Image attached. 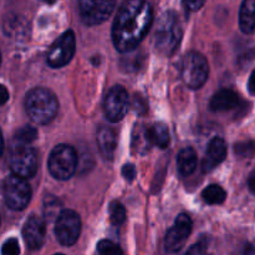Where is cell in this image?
I'll return each instance as SVG.
<instances>
[{
	"instance_id": "18",
	"label": "cell",
	"mask_w": 255,
	"mask_h": 255,
	"mask_svg": "<svg viewBox=\"0 0 255 255\" xmlns=\"http://www.w3.org/2000/svg\"><path fill=\"white\" fill-rule=\"evenodd\" d=\"M197 153L193 148L187 147L182 149L177 156V167L182 176H191L197 168Z\"/></svg>"
},
{
	"instance_id": "6",
	"label": "cell",
	"mask_w": 255,
	"mask_h": 255,
	"mask_svg": "<svg viewBox=\"0 0 255 255\" xmlns=\"http://www.w3.org/2000/svg\"><path fill=\"white\" fill-rule=\"evenodd\" d=\"M209 75V66L206 57L196 51L184 55L181 64V76L184 84L191 89H201Z\"/></svg>"
},
{
	"instance_id": "35",
	"label": "cell",
	"mask_w": 255,
	"mask_h": 255,
	"mask_svg": "<svg viewBox=\"0 0 255 255\" xmlns=\"http://www.w3.org/2000/svg\"><path fill=\"white\" fill-rule=\"evenodd\" d=\"M2 151H4V139H2V133L0 131V156L2 154Z\"/></svg>"
},
{
	"instance_id": "1",
	"label": "cell",
	"mask_w": 255,
	"mask_h": 255,
	"mask_svg": "<svg viewBox=\"0 0 255 255\" xmlns=\"http://www.w3.org/2000/svg\"><path fill=\"white\" fill-rule=\"evenodd\" d=\"M152 21L153 11L147 0H126L112 26L115 47L122 54L133 51L149 31Z\"/></svg>"
},
{
	"instance_id": "4",
	"label": "cell",
	"mask_w": 255,
	"mask_h": 255,
	"mask_svg": "<svg viewBox=\"0 0 255 255\" xmlns=\"http://www.w3.org/2000/svg\"><path fill=\"white\" fill-rule=\"evenodd\" d=\"M7 162L12 174H16L25 179L34 177L39 166L36 151L29 144L20 143L16 141L11 143Z\"/></svg>"
},
{
	"instance_id": "9",
	"label": "cell",
	"mask_w": 255,
	"mask_h": 255,
	"mask_svg": "<svg viewBox=\"0 0 255 255\" xmlns=\"http://www.w3.org/2000/svg\"><path fill=\"white\" fill-rule=\"evenodd\" d=\"M76 50V39L72 30H67L50 47L47 64L54 69H60L71 61Z\"/></svg>"
},
{
	"instance_id": "10",
	"label": "cell",
	"mask_w": 255,
	"mask_h": 255,
	"mask_svg": "<svg viewBox=\"0 0 255 255\" xmlns=\"http://www.w3.org/2000/svg\"><path fill=\"white\" fill-rule=\"evenodd\" d=\"M116 6V0H79L80 15L86 25L102 24Z\"/></svg>"
},
{
	"instance_id": "29",
	"label": "cell",
	"mask_w": 255,
	"mask_h": 255,
	"mask_svg": "<svg viewBox=\"0 0 255 255\" xmlns=\"http://www.w3.org/2000/svg\"><path fill=\"white\" fill-rule=\"evenodd\" d=\"M206 0H183V5L188 12L198 11L204 5Z\"/></svg>"
},
{
	"instance_id": "12",
	"label": "cell",
	"mask_w": 255,
	"mask_h": 255,
	"mask_svg": "<svg viewBox=\"0 0 255 255\" xmlns=\"http://www.w3.org/2000/svg\"><path fill=\"white\" fill-rule=\"evenodd\" d=\"M192 231V221L188 214H179L174 226L167 232L164 247L168 253H177L182 249Z\"/></svg>"
},
{
	"instance_id": "5",
	"label": "cell",
	"mask_w": 255,
	"mask_h": 255,
	"mask_svg": "<svg viewBox=\"0 0 255 255\" xmlns=\"http://www.w3.org/2000/svg\"><path fill=\"white\" fill-rule=\"evenodd\" d=\"M77 157L76 151L69 144H59L51 151L49 157V172L54 178L66 181L76 172Z\"/></svg>"
},
{
	"instance_id": "38",
	"label": "cell",
	"mask_w": 255,
	"mask_h": 255,
	"mask_svg": "<svg viewBox=\"0 0 255 255\" xmlns=\"http://www.w3.org/2000/svg\"><path fill=\"white\" fill-rule=\"evenodd\" d=\"M0 61H1V56H0Z\"/></svg>"
},
{
	"instance_id": "15",
	"label": "cell",
	"mask_w": 255,
	"mask_h": 255,
	"mask_svg": "<svg viewBox=\"0 0 255 255\" xmlns=\"http://www.w3.org/2000/svg\"><path fill=\"white\" fill-rule=\"evenodd\" d=\"M239 96L229 89H223L217 92L211 100V109L216 112H224L238 106Z\"/></svg>"
},
{
	"instance_id": "27",
	"label": "cell",
	"mask_w": 255,
	"mask_h": 255,
	"mask_svg": "<svg viewBox=\"0 0 255 255\" xmlns=\"http://www.w3.org/2000/svg\"><path fill=\"white\" fill-rule=\"evenodd\" d=\"M20 254V247L19 243L15 238H10L2 244L1 255H19Z\"/></svg>"
},
{
	"instance_id": "21",
	"label": "cell",
	"mask_w": 255,
	"mask_h": 255,
	"mask_svg": "<svg viewBox=\"0 0 255 255\" xmlns=\"http://www.w3.org/2000/svg\"><path fill=\"white\" fill-rule=\"evenodd\" d=\"M202 197H203L206 203L213 206V204L223 203V202L226 201L227 193L221 186H218V184H211V186H208L204 189L203 193H202Z\"/></svg>"
},
{
	"instance_id": "33",
	"label": "cell",
	"mask_w": 255,
	"mask_h": 255,
	"mask_svg": "<svg viewBox=\"0 0 255 255\" xmlns=\"http://www.w3.org/2000/svg\"><path fill=\"white\" fill-rule=\"evenodd\" d=\"M248 90L252 95H255V70L252 72L251 77L248 81Z\"/></svg>"
},
{
	"instance_id": "16",
	"label": "cell",
	"mask_w": 255,
	"mask_h": 255,
	"mask_svg": "<svg viewBox=\"0 0 255 255\" xmlns=\"http://www.w3.org/2000/svg\"><path fill=\"white\" fill-rule=\"evenodd\" d=\"M97 146L106 159L114 158L116 151V133L110 127H101L97 132Z\"/></svg>"
},
{
	"instance_id": "31",
	"label": "cell",
	"mask_w": 255,
	"mask_h": 255,
	"mask_svg": "<svg viewBox=\"0 0 255 255\" xmlns=\"http://www.w3.org/2000/svg\"><path fill=\"white\" fill-rule=\"evenodd\" d=\"M132 107L134 109V111L137 112L138 115H143L144 112L147 111V107H146V102L143 101V99H141L139 96H134L133 102H132Z\"/></svg>"
},
{
	"instance_id": "26",
	"label": "cell",
	"mask_w": 255,
	"mask_h": 255,
	"mask_svg": "<svg viewBox=\"0 0 255 255\" xmlns=\"http://www.w3.org/2000/svg\"><path fill=\"white\" fill-rule=\"evenodd\" d=\"M234 152H236L238 156L246 157H253L255 154V142L253 141H247V142H239L234 146Z\"/></svg>"
},
{
	"instance_id": "7",
	"label": "cell",
	"mask_w": 255,
	"mask_h": 255,
	"mask_svg": "<svg viewBox=\"0 0 255 255\" xmlns=\"http://www.w3.org/2000/svg\"><path fill=\"white\" fill-rule=\"evenodd\" d=\"M4 199L6 206L12 211H22L31 199V188L26 179L11 174L5 179Z\"/></svg>"
},
{
	"instance_id": "17",
	"label": "cell",
	"mask_w": 255,
	"mask_h": 255,
	"mask_svg": "<svg viewBox=\"0 0 255 255\" xmlns=\"http://www.w3.org/2000/svg\"><path fill=\"white\" fill-rule=\"evenodd\" d=\"M239 27L244 34L255 31V0H244L239 11Z\"/></svg>"
},
{
	"instance_id": "25",
	"label": "cell",
	"mask_w": 255,
	"mask_h": 255,
	"mask_svg": "<svg viewBox=\"0 0 255 255\" xmlns=\"http://www.w3.org/2000/svg\"><path fill=\"white\" fill-rule=\"evenodd\" d=\"M100 255H124V252L117 244L111 241H101L97 246Z\"/></svg>"
},
{
	"instance_id": "2",
	"label": "cell",
	"mask_w": 255,
	"mask_h": 255,
	"mask_svg": "<svg viewBox=\"0 0 255 255\" xmlns=\"http://www.w3.org/2000/svg\"><path fill=\"white\" fill-rule=\"evenodd\" d=\"M25 110L32 122L37 125H46L56 116L59 102L51 91L36 87L26 95Z\"/></svg>"
},
{
	"instance_id": "13",
	"label": "cell",
	"mask_w": 255,
	"mask_h": 255,
	"mask_svg": "<svg viewBox=\"0 0 255 255\" xmlns=\"http://www.w3.org/2000/svg\"><path fill=\"white\" fill-rule=\"evenodd\" d=\"M45 234H46L45 222L37 216L29 217L22 228V236L27 247L30 249L41 248L45 242Z\"/></svg>"
},
{
	"instance_id": "3",
	"label": "cell",
	"mask_w": 255,
	"mask_h": 255,
	"mask_svg": "<svg viewBox=\"0 0 255 255\" xmlns=\"http://www.w3.org/2000/svg\"><path fill=\"white\" fill-rule=\"evenodd\" d=\"M183 31L181 22L174 11H166L158 20L156 34H154V45L161 54L171 56L178 49L181 44Z\"/></svg>"
},
{
	"instance_id": "28",
	"label": "cell",
	"mask_w": 255,
	"mask_h": 255,
	"mask_svg": "<svg viewBox=\"0 0 255 255\" xmlns=\"http://www.w3.org/2000/svg\"><path fill=\"white\" fill-rule=\"evenodd\" d=\"M207 247H208V242L207 239H201L197 244H194L193 247L189 248V251L187 252L186 255H203L206 253Z\"/></svg>"
},
{
	"instance_id": "19",
	"label": "cell",
	"mask_w": 255,
	"mask_h": 255,
	"mask_svg": "<svg viewBox=\"0 0 255 255\" xmlns=\"http://www.w3.org/2000/svg\"><path fill=\"white\" fill-rule=\"evenodd\" d=\"M152 144L153 142H152L151 129L143 126L137 127L133 132V138H132L133 151L139 154H144L149 151Z\"/></svg>"
},
{
	"instance_id": "37",
	"label": "cell",
	"mask_w": 255,
	"mask_h": 255,
	"mask_svg": "<svg viewBox=\"0 0 255 255\" xmlns=\"http://www.w3.org/2000/svg\"><path fill=\"white\" fill-rule=\"evenodd\" d=\"M55 255H62V254H55Z\"/></svg>"
},
{
	"instance_id": "11",
	"label": "cell",
	"mask_w": 255,
	"mask_h": 255,
	"mask_svg": "<svg viewBox=\"0 0 255 255\" xmlns=\"http://www.w3.org/2000/svg\"><path fill=\"white\" fill-rule=\"evenodd\" d=\"M129 107L128 94L125 87L114 86L105 99V115L110 122H120L127 114Z\"/></svg>"
},
{
	"instance_id": "30",
	"label": "cell",
	"mask_w": 255,
	"mask_h": 255,
	"mask_svg": "<svg viewBox=\"0 0 255 255\" xmlns=\"http://www.w3.org/2000/svg\"><path fill=\"white\" fill-rule=\"evenodd\" d=\"M122 176L126 178V181H133L134 177H136V168H134L133 164H125V166L122 167Z\"/></svg>"
},
{
	"instance_id": "34",
	"label": "cell",
	"mask_w": 255,
	"mask_h": 255,
	"mask_svg": "<svg viewBox=\"0 0 255 255\" xmlns=\"http://www.w3.org/2000/svg\"><path fill=\"white\" fill-rule=\"evenodd\" d=\"M249 188H251L253 193H255V169L252 172L251 177H249Z\"/></svg>"
},
{
	"instance_id": "24",
	"label": "cell",
	"mask_w": 255,
	"mask_h": 255,
	"mask_svg": "<svg viewBox=\"0 0 255 255\" xmlns=\"http://www.w3.org/2000/svg\"><path fill=\"white\" fill-rule=\"evenodd\" d=\"M37 137V129L31 126H24L15 133L14 141L20 142V143L30 144L34 142Z\"/></svg>"
},
{
	"instance_id": "23",
	"label": "cell",
	"mask_w": 255,
	"mask_h": 255,
	"mask_svg": "<svg viewBox=\"0 0 255 255\" xmlns=\"http://www.w3.org/2000/svg\"><path fill=\"white\" fill-rule=\"evenodd\" d=\"M109 214H110V221L114 226H121L122 223L126 219V209L122 206L120 202L115 201L110 204L109 208Z\"/></svg>"
},
{
	"instance_id": "8",
	"label": "cell",
	"mask_w": 255,
	"mask_h": 255,
	"mask_svg": "<svg viewBox=\"0 0 255 255\" xmlns=\"http://www.w3.org/2000/svg\"><path fill=\"white\" fill-rule=\"evenodd\" d=\"M55 224V234L62 246H74L80 237L81 232V219L76 212L71 209H65L57 217Z\"/></svg>"
},
{
	"instance_id": "22",
	"label": "cell",
	"mask_w": 255,
	"mask_h": 255,
	"mask_svg": "<svg viewBox=\"0 0 255 255\" xmlns=\"http://www.w3.org/2000/svg\"><path fill=\"white\" fill-rule=\"evenodd\" d=\"M61 207L62 204L59 199L51 196L46 197L44 202V214L47 221H56L57 217L62 212Z\"/></svg>"
},
{
	"instance_id": "14",
	"label": "cell",
	"mask_w": 255,
	"mask_h": 255,
	"mask_svg": "<svg viewBox=\"0 0 255 255\" xmlns=\"http://www.w3.org/2000/svg\"><path fill=\"white\" fill-rule=\"evenodd\" d=\"M227 157V144L223 138L221 137H214L211 139L207 148L206 158L202 163V169L203 172H211L212 169L216 168L219 163L226 159Z\"/></svg>"
},
{
	"instance_id": "20",
	"label": "cell",
	"mask_w": 255,
	"mask_h": 255,
	"mask_svg": "<svg viewBox=\"0 0 255 255\" xmlns=\"http://www.w3.org/2000/svg\"><path fill=\"white\" fill-rule=\"evenodd\" d=\"M149 129H151V137L153 144H157L159 148H167L169 146L171 137H169L168 127L166 125L158 122Z\"/></svg>"
},
{
	"instance_id": "32",
	"label": "cell",
	"mask_w": 255,
	"mask_h": 255,
	"mask_svg": "<svg viewBox=\"0 0 255 255\" xmlns=\"http://www.w3.org/2000/svg\"><path fill=\"white\" fill-rule=\"evenodd\" d=\"M9 100V91L4 85H0V106L5 105Z\"/></svg>"
},
{
	"instance_id": "36",
	"label": "cell",
	"mask_w": 255,
	"mask_h": 255,
	"mask_svg": "<svg viewBox=\"0 0 255 255\" xmlns=\"http://www.w3.org/2000/svg\"><path fill=\"white\" fill-rule=\"evenodd\" d=\"M45 2H47V4H54L55 1H56V0H44Z\"/></svg>"
}]
</instances>
